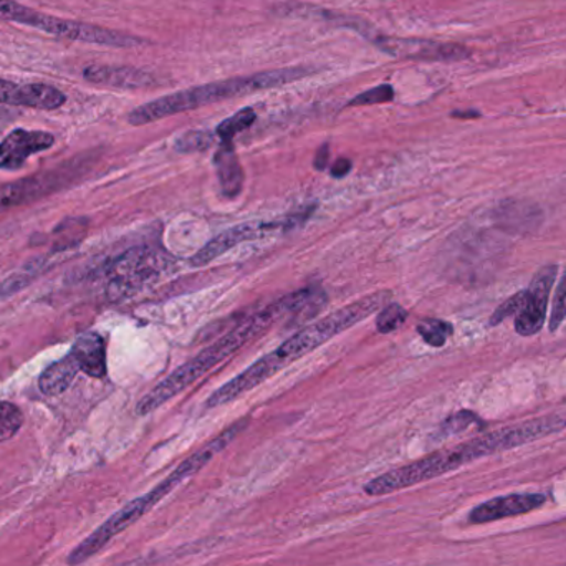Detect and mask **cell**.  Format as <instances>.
Segmentation results:
<instances>
[{"label":"cell","instance_id":"1","mask_svg":"<svg viewBox=\"0 0 566 566\" xmlns=\"http://www.w3.org/2000/svg\"><path fill=\"white\" fill-rule=\"evenodd\" d=\"M564 429H566V415L547 416V418L497 429V431L489 432V434L472 439L464 444L446 449V451L432 452L411 464L391 469V471L366 482L363 491L369 497L395 494L402 489H409L412 485L441 478L448 472L458 471L462 465L471 464L478 459L488 458L495 452L511 451L518 446L538 441V439L547 438V436L564 431Z\"/></svg>","mask_w":566,"mask_h":566},{"label":"cell","instance_id":"2","mask_svg":"<svg viewBox=\"0 0 566 566\" xmlns=\"http://www.w3.org/2000/svg\"><path fill=\"white\" fill-rule=\"evenodd\" d=\"M391 298V292L379 290V292L369 293L361 296L349 305L342 306L336 312L303 326L302 329L290 336L277 349L268 353V355L252 363L248 369L235 376L231 381L212 392L208 399V408L229 405L238 399L239 396L252 391L261 386L262 382L277 375L286 366L292 365L295 359L315 352L319 346L325 345L329 339L335 338L339 333L346 332L352 326L358 325L363 319L369 318L376 312L382 308Z\"/></svg>","mask_w":566,"mask_h":566},{"label":"cell","instance_id":"3","mask_svg":"<svg viewBox=\"0 0 566 566\" xmlns=\"http://www.w3.org/2000/svg\"><path fill=\"white\" fill-rule=\"evenodd\" d=\"M313 293H315L313 289L298 290V292L282 296L277 302L271 303V305L262 308L261 312L244 316V319L238 323L235 328L226 333L221 338L216 339L211 346L202 349L199 355L189 359L185 365L179 366L165 381L159 382L155 389H151V391L138 402L136 412H138L139 416H148L149 412L161 408L169 399L175 398L179 392L186 391L189 386L195 385L202 376L208 375L219 363L224 361L226 358L239 352L242 346L264 335L282 316L293 315V313L298 312V310L312 298Z\"/></svg>","mask_w":566,"mask_h":566},{"label":"cell","instance_id":"4","mask_svg":"<svg viewBox=\"0 0 566 566\" xmlns=\"http://www.w3.org/2000/svg\"><path fill=\"white\" fill-rule=\"evenodd\" d=\"M248 426V418L239 419L234 424L224 429L218 438L208 442L205 448L199 449L198 452H195V454L189 455L186 461H182L165 481L159 482L151 491L146 492L142 497L133 499L125 507L115 512L108 521L103 522L93 534H90L82 544L76 545V547L70 552L69 558H66V565L78 566L85 564L90 558L95 557V555L98 554L99 551H103L116 535L123 534L126 528L132 527L135 522L145 517L153 507H156L163 499L168 497L186 479L191 478L196 472L201 471L205 465H208L209 461H211L214 455H218L219 452L224 451Z\"/></svg>","mask_w":566,"mask_h":566},{"label":"cell","instance_id":"5","mask_svg":"<svg viewBox=\"0 0 566 566\" xmlns=\"http://www.w3.org/2000/svg\"><path fill=\"white\" fill-rule=\"evenodd\" d=\"M315 70L308 66H289L282 70H268L251 76H239L224 82L206 83L195 88L181 90L171 95L161 96L133 109L128 115L129 125L143 126L179 113L192 112L212 103L224 102L235 96L251 95L262 90L279 88L289 83L298 82L313 75Z\"/></svg>","mask_w":566,"mask_h":566},{"label":"cell","instance_id":"6","mask_svg":"<svg viewBox=\"0 0 566 566\" xmlns=\"http://www.w3.org/2000/svg\"><path fill=\"white\" fill-rule=\"evenodd\" d=\"M0 20L32 27V29L49 33V35L56 36V39L72 40V42L116 46V49L148 45V42L143 40L142 36L129 35V33L105 29V27L92 25V23L46 15V13L36 12L30 7L22 6L15 0H0Z\"/></svg>","mask_w":566,"mask_h":566},{"label":"cell","instance_id":"7","mask_svg":"<svg viewBox=\"0 0 566 566\" xmlns=\"http://www.w3.org/2000/svg\"><path fill=\"white\" fill-rule=\"evenodd\" d=\"M166 269V258L151 248H135L125 252L108 269V293L112 298H125L155 281Z\"/></svg>","mask_w":566,"mask_h":566},{"label":"cell","instance_id":"8","mask_svg":"<svg viewBox=\"0 0 566 566\" xmlns=\"http://www.w3.org/2000/svg\"><path fill=\"white\" fill-rule=\"evenodd\" d=\"M375 45L381 52L401 59L426 60V62H459L471 55L465 46L458 43H439L432 40L396 39V36H379Z\"/></svg>","mask_w":566,"mask_h":566},{"label":"cell","instance_id":"9","mask_svg":"<svg viewBox=\"0 0 566 566\" xmlns=\"http://www.w3.org/2000/svg\"><path fill=\"white\" fill-rule=\"evenodd\" d=\"M557 272V265H545L532 279L524 310L515 318V332L518 335L534 336L541 332L545 318H547L548 298H551Z\"/></svg>","mask_w":566,"mask_h":566},{"label":"cell","instance_id":"10","mask_svg":"<svg viewBox=\"0 0 566 566\" xmlns=\"http://www.w3.org/2000/svg\"><path fill=\"white\" fill-rule=\"evenodd\" d=\"M53 145H55V136L50 133L13 129L0 142V169L19 171L30 156L45 151Z\"/></svg>","mask_w":566,"mask_h":566},{"label":"cell","instance_id":"11","mask_svg":"<svg viewBox=\"0 0 566 566\" xmlns=\"http://www.w3.org/2000/svg\"><path fill=\"white\" fill-rule=\"evenodd\" d=\"M66 95L45 83H15L0 78V103L52 112L65 105Z\"/></svg>","mask_w":566,"mask_h":566},{"label":"cell","instance_id":"12","mask_svg":"<svg viewBox=\"0 0 566 566\" xmlns=\"http://www.w3.org/2000/svg\"><path fill=\"white\" fill-rule=\"evenodd\" d=\"M281 228L283 224H277V222H245V224L234 226L212 239L201 251L196 252L189 264L195 269L205 268L226 252L238 248L242 242L254 241V239L262 238V235Z\"/></svg>","mask_w":566,"mask_h":566},{"label":"cell","instance_id":"13","mask_svg":"<svg viewBox=\"0 0 566 566\" xmlns=\"http://www.w3.org/2000/svg\"><path fill=\"white\" fill-rule=\"evenodd\" d=\"M545 501L547 497L544 494L502 495V497L491 499V501L472 509L469 522L482 525L502 521V518L521 517V515L544 507Z\"/></svg>","mask_w":566,"mask_h":566},{"label":"cell","instance_id":"14","mask_svg":"<svg viewBox=\"0 0 566 566\" xmlns=\"http://www.w3.org/2000/svg\"><path fill=\"white\" fill-rule=\"evenodd\" d=\"M83 78L93 85L119 90H142L159 85L153 73L135 66L90 65L83 70Z\"/></svg>","mask_w":566,"mask_h":566},{"label":"cell","instance_id":"15","mask_svg":"<svg viewBox=\"0 0 566 566\" xmlns=\"http://www.w3.org/2000/svg\"><path fill=\"white\" fill-rule=\"evenodd\" d=\"M75 359L78 369L90 378H105L106 371V346L105 339L98 333H85L73 343L69 353Z\"/></svg>","mask_w":566,"mask_h":566},{"label":"cell","instance_id":"16","mask_svg":"<svg viewBox=\"0 0 566 566\" xmlns=\"http://www.w3.org/2000/svg\"><path fill=\"white\" fill-rule=\"evenodd\" d=\"M52 188L53 179L50 176H32V178L2 186L0 188V214L49 195Z\"/></svg>","mask_w":566,"mask_h":566},{"label":"cell","instance_id":"17","mask_svg":"<svg viewBox=\"0 0 566 566\" xmlns=\"http://www.w3.org/2000/svg\"><path fill=\"white\" fill-rule=\"evenodd\" d=\"M214 161L219 182H221V189L226 198H238L241 195L242 186H244V171L239 165L231 142H222L221 148L216 153Z\"/></svg>","mask_w":566,"mask_h":566},{"label":"cell","instance_id":"18","mask_svg":"<svg viewBox=\"0 0 566 566\" xmlns=\"http://www.w3.org/2000/svg\"><path fill=\"white\" fill-rule=\"evenodd\" d=\"M78 371L75 359L66 355L65 358L53 363L42 373L39 379L40 391L45 396L63 395L70 388Z\"/></svg>","mask_w":566,"mask_h":566},{"label":"cell","instance_id":"19","mask_svg":"<svg viewBox=\"0 0 566 566\" xmlns=\"http://www.w3.org/2000/svg\"><path fill=\"white\" fill-rule=\"evenodd\" d=\"M418 333L428 345L441 348L451 338L454 328H452L451 323L444 322V319L428 318L419 323Z\"/></svg>","mask_w":566,"mask_h":566},{"label":"cell","instance_id":"20","mask_svg":"<svg viewBox=\"0 0 566 566\" xmlns=\"http://www.w3.org/2000/svg\"><path fill=\"white\" fill-rule=\"evenodd\" d=\"M255 119H258V115H255L254 109H241V112L232 115L231 118L224 119V122L218 126V129H216V135H218L222 142H232L235 135L244 132V129L251 128Z\"/></svg>","mask_w":566,"mask_h":566},{"label":"cell","instance_id":"21","mask_svg":"<svg viewBox=\"0 0 566 566\" xmlns=\"http://www.w3.org/2000/svg\"><path fill=\"white\" fill-rule=\"evenodd\" d=\"M22 424V411L12 402L0 401V444L15 438Z\"/></svg>","mask_w":566,"mask_h":566},{"label":"cell","instance_id":"22","mask_svg":"<svg viewBox=\"0 0 566 566\" xmlns=\"http://www.w3.org/2000/svg\"><path fill=\"white\" fill-rule=\"evenodd\" d=\"M408 318V312L399 303H386L378 312L376 326L379 333H391L398 329Z\"/></svg>","mask_w":566,"mask_h":566},{"label":"cell","instance_id":"23","mask_svg":"<svg viewBox=\"0 0 566 566\" xmlns=\"http://www.w3.org/2000/svg\"><path fill=\"white\" fill-rule=\"evenodd\" d=\"M212 143H214V136L211 133L196 129V132H188L179 136L175 146L179 153H198L211 148Z\"/></svg>","mask_w":566,"mask_h":566},{"label":"cell","instance_id":"24","mask_svg":"<svg viewBox=\"0 0 566 566\" xmlns=\"http://www.w3.org/2000/svg\"><path fill=\"white\" fill-rule=\"evenodd\" d=\"M392 99H395V88L385 83V85L376 86L368 92L359 93L348 103V106L381 105V103H389Z\"/></svg>","mask_w":566,"mask_h":566},{"label":"cell","instance_id":"25","mask_svg":"<svg viewBox=\"0 0 566 566\" xmlns=\"http://www.w3.org/2000/svg\"><path fill=\"white\" fill-rule=\"evenodd\" d=\"M525 300H527V290H522V292L515 293L511 298L505 300V302L495 310L491 319H489V325L495 326L504 322V319L511 318V316L518 315V313L524 310Z\"/></svg>","mask_w":566,"mask_h":566},{"label":"cell","instance_id":"26","mask_svg":"<svg viewBox=\"0 0 566 566\" xmlns=\"http://www.w3.org/2000/svg\"><path fill=\"white\" fill-rule=\"evenodd\" d=\"M566 318V271L557 290H555L554 308H552L551 316V332H557L562 323Z\"/></svg>","mask_w":566,"mask_h":566},{"label":"cell","instance_id":"27","mask_svg":"<svg viewBox=\"0 0 566 566\" xmlns=\"http://www.w3.org/2000/svg\"><path fill=\"white\" fill-rule=\"evenodd\" d=\"M478 422V416L474 412L462 411L451 416L444 424L441 426V432L444 436L455 434V432L465 431L469 426Z\"/></svg>","mask_w":566,"mask_h":566},{"label":"cell","instance_id":"28","mask_svg":"<svg viewBox=\"0 0 566 566\" xmlns=\"http://www.w3.org/2000/svg\"><path fill=\"white\" fill-rule=\"evenodd\" d=\"M352 171V161L346 158H339L335 165L332 166L333 178H345Z\"/></svg>","mask_w":566,"mask_h":566},{"label":"cell","instance_id":"29","mask_svg":"<svg viewBox=\"0 0 566 566\" xmlns=\"http://www.w3.org/2000/svg\"><path fill=\"white\" fill-rule=\"evenodd\" d=\"M328 145H323L322 148L318 149V153H316L315 161H313L315 163V169H318V171H323V169L326 168V165H328Z\"/></svg>","mask_w":566,"mask_h":566},{"label":"cell","instance_id":"30","mask_svg":"<svg viewBox=\"0 0 566 566\" xmlns=\"http://www.w3.org/2000/svg\"><path fill=\"white\" fill-rule=\"evenodd\" d=\"M452 116H454V118L468 119V118H478V116H481V115H479L478 112H469V113L454 112V113H452Z\"/></svg>","mask_w":566,"mask_h":566}]
</instances>
